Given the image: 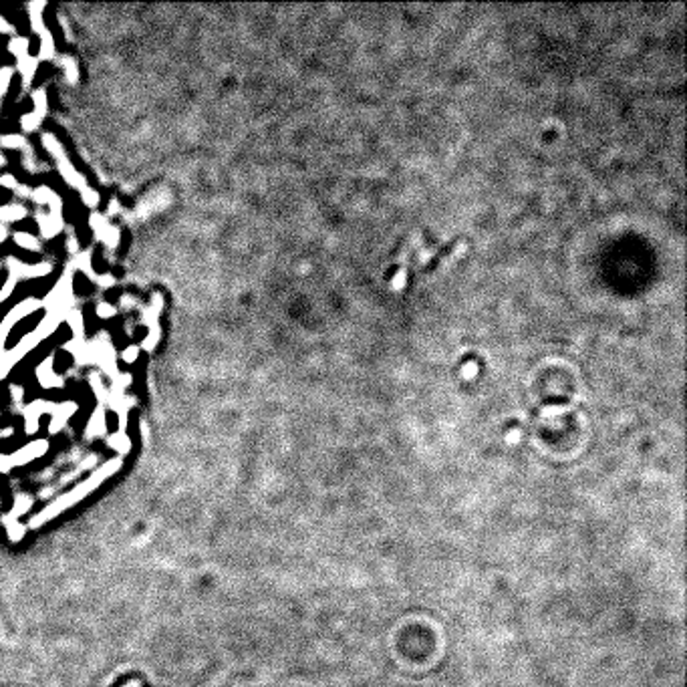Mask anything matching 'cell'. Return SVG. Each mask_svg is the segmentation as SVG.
Masks as SVG:
<instances>
[{"mask_svg": "<svg viewBox=\"0 0 687 687\" xmlns=\"http://www.w3.org/2000/svg\"><path fill=\"white\" fill-rule=\"evenodd\" d=\"M71 274V295H73V298L75 300H79L81 305L83 303H95V298L99 296V284H97V281L89 274V272H85V270H81V268H73L69 272Z\"/></svg>", "mask_w": 687, "mask_h": 687, "instance_id": "obj_2", "label": "cell"}, {"mask_svg": "<svg viewBox=\"0 0 687 687\" xmlns=\"http://www.w3.org/2000/svg\"><path fill=\"white\" fill-rule=\"evenodd\" d=\"M47 365L53 371V375L65 383V379L73 377L77 373V369H79V357H77V353L71 349V347H61V349L51 353V357L47 359Z\"/></svg>", "mask_w": 687, "mask_h": 687, "instance_id": "obj_3", "label": "cell"}, {"mask_svg": "<svg viewBox=\"0 0 687 687\" xmlns=\"http://www.w3.org/2000/svg\"><path fill=\"white\" fill-rule=\"evenodd\" d=\"M105 418H107V420L103 421L111 427V432L119 430V413H117L115 409H107V411H105Z\"/></svg>", "mask_w": 687, "mask_h": 687, "instance_id": "obj_11", "label": "cell"}, {"mask_svg": "<svg viewBox=\"0 0 687 687\" xmlns=\"http://www.w3.org/2000/svg\"><path fill=\"white\" fill-rule=\"evenodd\" d=\"M117 468H119V460H111V462H107L105 466H101L99 470H95V472L91 474V478H87V480H85V482H81L77 488H73L69 494L61 496L55 504H51L49 508H47V510H42L41 514L32 520V524H35V526H39V524H42V522H47V520L55 518L59 512L67 510L69 506L77 504L79 500H83L85 496H87L89 492L95 490V488H97L103 480H107V478L111 476V474H115V472H117Z\"/></svg>", "mask_w": 687, "mask_h": 687, "instance_id": "obj_1", "label": "cell"}, {"mask_svg": "<svg viewBox=\"0 0 687 687\" xmlns=\"http://www.w3.org/2000/svg\"><path fill=\"white\" fill-rule=\"evenodd\" d=\"M119 363H123L126 367H133V365L138 363L140 361V357H141V347H138V345H127L126 349L123 351H119Z\"/></svg>", "mask_w": 687, "mask_h": 687, "instance_id": "obj_9", "label": "cell"}, {"mask_svg": "<svg viewBox=\"0 0 687 687\" xmlns=\"http://www.w3.org/2000/svg\"><path fill=\"white\" fill-rule=\"evenodd\" d=\"M56 67H59V73H63L67 83L73 85L79 81V71H77V63L73 61V56H63L61 63H56Z\"/></svg>", "mask_w": 687, "mask_h": 687, "instance_id": "obj_8", "label": "cell"}, {"mask_svg": "<svg viewBox=\"0 0 687 687\" xmlns=\"http://www.w3.org/2000/svg\"><path fill=\"white\" fill-rule=\"evenodd\" d=\"M111 256H109V250L101 244V242H95L91 248H89V274L93 279H101V276H107L109 270H111Z\"/></svg>", "mask_w": 687, "mask_h": 687, "instance_id": "obj_4", "label": "cell"}, {"mask_svg": "<svg viewBox=\"0 0 687 687\" xmlns=\"http://www.w3.org/2000/svg\"><path fill=\"white\" fill-rule=\"evenodd\" d=\"M8 232H20V234H28V236L41 238V228H39V220L35 218V214H27L18 222L8 226Z\"/></svg>", "mask_w": 687, "mask_h": 687, "instance_id": "obj_6", "label": "cell"}, {"mask_svg": "<svg viewBox=\"0 0 687 687\" xmlns=\"http://www.w3.org/2000/svg\"><path fill=\"white\" fill-rule=\"evenodd\" d=\"M56 75H59V67L55 61H39L32 81H30V91L32 89H47L49 85L56 83Z\"/></svg>", "mask_w": 687, "mask_h": 687, "instance_id": "obj_5", "label": "cell"}, {"mask_svg": "<svg viewBox=\"0 0 687 687\" xmlns=\"http://www.w3.org/2000/svg\"><path fill=\"white\" fill-rule=\"evenodd\" d=\"M14 202H16V197H14L13 190L0 186V210L6 208V206H11V204H14Z\"/></svg>", "mask_w": 687, "mask_h": 687, "instance_id": "obj_10", "label": "cell"}, {"mask_svg": "<svg viewBox=\"0 0 687 687\" xmlns=\"http://www.w3.org/2000/svg\"><path fill=\"white\" fill-rule=\"evenodd\" d=\"M11 242L14 246L23 248V250H28V253H41L42 250V240L35 238V236H28V234H20V232H11Z\"/></svg>", "mask_w": 687, "mask_h": 687, "instance_id": "obj_7", "label": "cell"}]
</instances>
